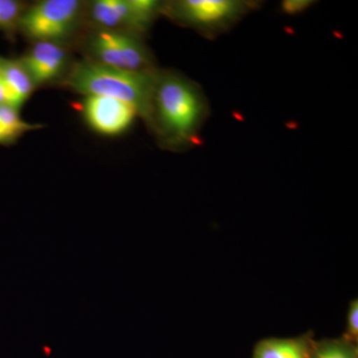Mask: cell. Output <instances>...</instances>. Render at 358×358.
<instances>
[{
  "label": "cell",
  "instance_id": "3",
  "mask_svg": "<svg viewBox=\"0 0 358 358\" xmlns=\"http://www.w3.org/2000/svg\"><path fill=\"white\" fill-rule=\"evenodd\" d=\"M86 6L78 0H43L26 7L18 29L34 42L63 43L76 33Z\"/></svg>",
  "mask_w": 358,
  "mask_h": 358
},
{
  "label": "cell",
  "instance_id": "2",
  "mask_svg": "<svg viewBox=\"0 0 358 358\" xmlns=\"http://www.w3.org/2000/svg\"><path fill=\"white\" fill-rule=\"evenodd\" d=\"M157 72H131L85 59L71 65L61 83L85 96H109L129 103L148 126Z\"/></svg>",
  "mask_w": 358,
  "mask_h": 358
},
{
  "label": "cell",
  "instance_id": "15",
  "mask_svg": "<svg viewBox=\"0 0 358 358\" xmlns=\"http://www.w3.org/2000/svg\"><path fill=\"white\" fill-rule=\"evenodd\" d=\"M313 3L310 0H286L282 3V10L289 15H294L307 10Z\"/></svg>",
  "mask_w": 358,
  "mask_h": 358
},
{
  "label": "cell",
  "instance_id": "16",
  "mask_svg": "<svg viewBox=\"0 0 358 358\" xmlns=\"http://www.w3.org/2000/svg\"><path fill=\"white\" fill-rule=\"evenodd\" d=\"M4 103H6V91H4L3 81L0 74V105H4Z\"/></svg>",
  "mask_w": 358,
  "mask_h": 358
},
{
  "label": "cell",
  "instance_id": "4",
  "mask_svg": "<svg viewBox=\"0 0 358 358\" xmlns=\"http://www.w3.org/2000/svg\"><path fill=\"white\" fill-rule=\"evenodd\" d=\"M258 2L238 0H180L166 3L164 13L204 36H217L258 7Z\"/></svg>",
  "mask_w": 358,
  "mask_h": 358
},
{
  "label": "cell",
  "instance_id": "10",
  "mask_svg": "<svg viewBox=\"0 0 358 358\" xmlns=\"http://www.w3.org/2000/svg\"><path fill=\"white\" fill-rule=\"evenodd\" d=\"M315 341L313 331L294 338L261 339L254 346L252 358H310Z\"/></svg>",
  "mask_w": 358,
  "mask_h": 358
},
{
  "label": "cell",
  "instance_id": "14",
  "mask_svg": "<svg viewBox=\"0 0 358 358\" xmlns=\"http://www.w3.org/2000/svg\"><path fill=\"white\" fill-rule=\"evenodd\" d=\"M345 338L350 339L353 343H358V301L355 299L348 305V313H346L345 333L343 334Z\"/></svg>",
  "mask_w": 358,
  "mask_h": 358
},
{
  "label": "cell",
  "instance_id": "9",
  "mask_svg": "<svg viewBox=\"0 0 358 358\" xmlns=\"http://www.w3.org/2000/svg\"><path fill=\"white\" fill-rule=\"evenodd\" d=\"M0 74L6 91V103L20 110L34 92L35 85L20 60L0 57Z\"/></svg>",
  "mask_w": 358,
  "mask_h": 358
},
{
  "label": "cell",
  "instance_id": "6",
  "mask_svg": "<svg viewBox=\"0 0 358 358\" xmlns=\"http://www.w3.org/2000/svg\"><path fill=\"white\" fill-rule=\"evenodd\" d=\"M166 2L155 0H96L89 6L90 20L95 28L129 33L141 37L150 29Z\"/></svg>",
  "mask_w": 358,
  "mask_h": 358
},
{
  "label": "cell",
  "instance_id": "12",
  "mask_svg": "<svg viewBox=\"0 0 358 358\" xmlns=\"http://www.w3.org/2000/svg\"><path fill=\"white\" fill-rule=\"evenodd\" d=\"M310 358H358L357 343L343 336L315 341Z\"/></svg>",
  "mask_w": 358,
  "mask_h": 358
},
{
  "label": "cell",
  "instance_id": "7",
  "mask_svg": "<svg viewBox=\"0 0 358 358\" xmlns=\"http://www.w3.org/2000/svg\"><path fill=\"white\" fill-rule=\"evenodd\" d=\"M20 60L35 87L63 80L71 67L69 51L55 42H35Z\"/></svg>",
  "mask_w": 358,
  "mask_h": 358
},
{
  "label": "cell",
  "instance_id": "1",
  "mask_svg": "<svg viewBox=\"0 0 358 358\" xmlns=\"http://www.w3.org/2000/svg\"><path fill=\"white\" fill-rule=\"evenodd\" d=\"M208 114L199 85L178 73L159 70L148 127L164 148L181 150L199 145Z\"/></svg>",
  "mask_w": 358,
  "mask_h": 358
},
{
  "label": "cell",
  "instance_id": "8",
  "mask_svg": "<svg viewBox=\"0 0 358 358\" xmlns=\"http://www.w3.org/2000/svg\"><path fill=\"white\" fill-rule=\"evenodd\" d=\"M83 115L96 133L117 136L126 131L133 124L136 113L129 103L103 96H86Z\"/></svg>",
  "mask_w": 358,
  "mask_h": 358
},
{
  "label": "cell",
  "instance_id": "5",
  "mask_svg": "<svg viewBox=\"0 0 358 358\" xmlns=\"http://www.w3.org/2000/svg\"><path fill=\"white\" fill-rule=\"evenodd\" d=\"M85 47L89 60L100 64L131 72L157 70L152 53L136 35L95 28L87 36Z\"/></svg>",
  "mask_w": 358,
  "mask_h": 358
},
{
  "label": "cell",
  "instance_id": "13",
  "mask_svg": "<svg viewBox=\"0 0 358 358\" xmlns=\"http://www.w3.org/2000/svg\"><path fill=\"white\" fill-rule=\"evenodd\" d=\"M26 7L25 3L17 0H0V31L10 38L13 37Z\"/></svg>",
  "mask_w": 358,
  "mask_h": 358
},
{
  "label": "cell",
  "instance_id": "11",
  "mask_svg": "<svg viewBox=\"0 0 358 358\" xmlns=\"http://www.w3.org/2000/svg\"><path fill=\"white\" fill-rule=\"evenodd\" d=\"M41 128V124L23 121L20 110L6 103L0 105V145H13L27 131Z\"/></svg>",
  "mask_w": 358,
  "mask_h": 358
}]
</instances>
